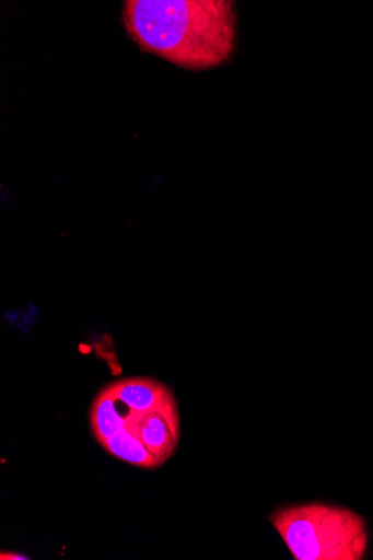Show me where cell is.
Listing matches in <instances>:
<instances>
[{
	"mask_svg": "<svg viewBox=\"0 0 373 560\" xmlns=\"http://www.w3.org/2000/svg\"><path fill=\"white\" fill-rule=\"evenodd\" d=\"M124 22L142 49L189 70L219 67L235 49V7L224 0H132Z\"/></svg>",
	"mask_w": 373,
	"mask_h": 560,
	"instance_id": "1",
	"label": "cell"
},
{
	"mask_svg": "<svg viewBox=\"0 0 373 560\" xmlns=\"http://www.w3.org/2000/svg\"><path fill=\"white\" fill-rule=\"evenodd\" d=\"M269 520L295 560H360L366 551V524L345 506L293 504Z\"/></svg>",
	"mask_w": 373,
	"mask_h": 560,
	"instance_id": "2",
	"label": "cell"
},
{
	"mask_svg": "<svg viewBox=\"0 0 373 560\" xmlns=\"http://www.w3.org/2000/svg\"><path fill=\"white\" fill-rule=\"evenodd\" d=\"M131 430L152 454L160 466L176 453L180 438V422L176 399L148 412H131L126 417Z\"/></svg>",
	"mask_w": 373,
	"mask_h": 560,
	"instance_id": "3",
	"label": "cell"
},
{
	"mask_svg": "<svg viewBox=\"0 0 373 560\" xmlns=\"http://www.w3.org/2000/svg\"><path fill=\"white\" fill-rule=\"evenodd\" d=\"M108 386L114 395L136 413L151 411L176 399L166 385L149 378H128Z\"/></svg>",
	"mask_w": 373,
	"mask_h": 560,
	"instance_id": "4",
	"label": "cell"
},
{
	"mask_svg": "<svg viewBox=\"0 0 373 560\" xmlns=\"http://www.w3.org/2000/svg\"><path fill=\"white\" fill-rule=\"evenodd\" d=\"M120 400L109 386L103 388L95 397L90 413L91 430L96 441L102 445L126 427V417L130 409L120 406Z\"/></svg>",
	"mask_w": 373,
	"mask_h": 560,
	"instance_id": "5",
	"label": "cell"
},
{
	"mask_svg": "<svg viewBox=\"0 0 373 560\" xmlns=\"http://www.w3.org/2000/svg\"><path fill=\"white\" fill-rule=\"evenodd\" d=\"M102 446L106 452L117 457V459L131 466L147 470H153L162 467L141 441L135 435V433L127 427L109 440H106Z\"/></svg>",
	"mask_w": 373,
	"mask_h": 560,
	"instance_id": "6",
	"label": "cell"
},
{
	"mask_svg": "<svg viewBox=\"0 0 373 560\" xmlns=\"http://www.w3.org/2000/svg\"><path fill=\"white\" fill-rule=\"evenodd\" d=\"M2 559H27L26 557L24 556H21L19 553H2Z\"/></svg>",
	"mask_w": 373,
	"mask_h": 560,
	"instance_id": "7",
	"label": "cell"
}]
</instances>
